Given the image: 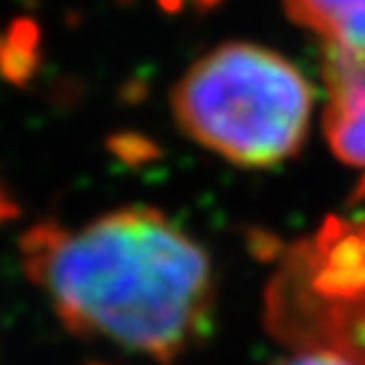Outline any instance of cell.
I'll return each mask as SVG.
<instances>
[{"instance_id": "cell-7", "label": "cell", "mask_w": 365, "mask_h": 365, "mask_svg": "<svg viewBox=\"0 0 365 365\" xmlns=\"http://www.w3.org/2000/svg\"><path fill=\"white\" fill-rule=\"evenodd\" d=\"M274 365H360L358 360L348 358V355L335 353V350H307V353L292 355Z\"/></svg>"}, {"instance_id": "cell-8", "label": "cell", "mask_w": 365, "mask_h": 365, "mask_svg": "<svg viewBox=\"0 0 365 365\" xmlns=\"http://www.w3.org/2000/svg\"><path fill=\"white\" fill-rule=\"evenodd\" d=\"M363 195H365V188H363Z\"/></svg>"}, {"instance_id": "cell-4", "label": "cell", "mask_w": 365, "mask_h": 365, "mask_svg": "<svg viewBox=\"0 0 365 365\" xmlns=\"http://www.w3.org/2000/svg\"><path fill=\"white\" fill-rule=\"evenodd\" d=\"M312 287L327 299L365 304V226L330 223L319 234Z\"/></svg>"}, {"instance_id": "cell-1", "label": "cell", "mask_w": 365, "mask_h": 365, "mask_svg": "<svg viewBox=\"0 0 365 365\" xmlns=\"http://www.w3.org/2000/svg\"><path fill=\"white\" fill-rule=\"evenodd\" d=\"M21 257L31 282L76 335L168 365L211 330V259L155 208H120L76 231L38 223L23 234Z\"/></svg>"}, {"instance_id": "cell-2", "label": "cell", "mask_w": 365, "mask_h": 365, "mask_svg": "<svg viewBox=\"0 0 365 365\" xmlns=\"http://www.w3.org/2000/svg\"><path fill=\"white\" fill-rule=\"evenodd\" d=\"M312 104L307 76L257 43L218 46L173 89L180 130L244 168H272L294 158L307 137Z\"/></svg>"}, {"instance_id": "cell-3", "label": "cell", "mask_w": 365, "mask_h": 365, "mask_svg": "<svg viewBox=\"0 0 365 365\" xmlns=\"http://www.w3.org/2000/svg\"><path fill=\"white\" fill-rule=\"evenodd\" d=\"M325 135L332 153L365 168V58L325 48Z\"/></svg>"}, {"instance_id": "cell-6", "label": "cell", "mask_w": 365, "mask_h": 365, "mask_svg": "<svg viewBox=\"0 0 365 365\" xmlns=\"http://www.w3.org/2000/svg\"><path fill=\"white\" fill-rule=\"evenodd\" d=\"M36 68V29L18 23L0 51V71L13 81H26Z\"/></svg>"}, {"instance_id": "cell-5", "label": "cell", "mask_w": 365, "mask_h": 365, "mask_svg": "<svg viewBox=\"0 0 365 365\" xmlns=\"http://www.w3.org/2000/svg\"><path fill=\"white\" fill-rule=\"evenodd\" d=\"M284 11L325 48L365 58V0H284Z\"/></svg>"}]
</instances>
